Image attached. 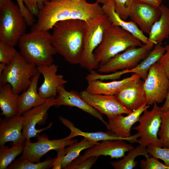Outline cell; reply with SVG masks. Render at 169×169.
<instances>
[{"label": "cell", "instance_id": "obj_1", "mask_svg": "<svg viewBox=\"0 0 169 169\" xmlns=\"http://www.w3.org/2000/svg\"><path fill=\"white\" fill-rule=\"evenodd\" d=\"M98 3H90L86 0H48L36 15L37 20L31 30L49 31L57 23L71 19L93 24L105 14Z\"/></svg>", "mask_w": 169, "mask_h": 169}, {"label": "cell", "instance_id": "obj_2", "mask_svg": "<svg viewBox=\"0 0 169 169\" xmlns=\"http://www.w3.org/2000/svg\"><path fill=\"white\" fill-rule=\"evenodd\" d=\"M87 24L79 19L62 21L53 28L52 43L57 53L68 63L79 64Z\"/></svg>", "mask_w": 169, "mask_h": 169}, {"label": "cell", "instance_id": "obj_3", "mask_svg": "<svg viewBox=\"0 0 169 169\" xmlns=\"http://www.w3.org/2000/svg\"><path fill=\"white\" fill-rule=\"evenodd\" d=\"M52 39L49 31L31 30L20 39L18 44L19 53L26 62L37 66L51 64L57 54Z\"/></svg>", "mask_w": 169, "mask_h": 169}, {"label": "cell", "instance_id": "obj_4", "mask_svg": "<svg viewBox=\"0 0 169 169\" xmlns=\"http://www.w3.org/2000/svg\"><path fill=\"white\" fill-rule=\"evenodd\" d=\"M142 44L129 32L111 24L106 30L102 41L94 51L96 64L99 67L128 48L140 47Z\"/></svg>", "mask_w": 169, "mask_h": 169}, {"label": "cell", "instance_id": "obj_5", "mask_svg": "<svg viewBox=\"0 0 169 169\" xmlns=\"http://www.w3.org/2000/svg\"><path fill=\"white\" fill-rule=\"evenodd\" d=\"M26 21L12 0H0V41L14 46L25 33Z\"/></svg>", "mask_w": 169, "mask_h": 169}, {"label": "cell", "instance_id": "obj_6", "mask_svg": "<svg viewBox=\"0 0 169 169\" xmlns=\"http://www.w3.org/2000/svg\"><path fill=\"white\" fill-rule=\"evenodd\" d=\"M38 72L36 65L26 62L18 52L13 60L6 65L0 75V85L9 84L14 93L19 94L28 88L32 78Z\"/></svg>", "mask_w": 169, "mask_h": 169}, {"label": "cell", "instance_id": "obj_7", "mask_svg": "<svg viewBox=\"0 0 169 169\" xmlns=\"http://www.w3.org/2000/svg\"><path fill=\"white\" fill-rule=\"evenodd\" d=\"M111 24L105 14L94 23L87 24L84 48L79 64L82 68L90 72L98 69L94 52L102 41L106 30Z\"/></svg>", "mask_w": 169, "mask_h": 169}, {"label": "cell", "instance_id": "obj_8", "mask_svg": "<svg viewBox=\"0 0 169 169\" xmlns=\"http://www.w3.org/2000/svg\"><path fill=\"white\" fill-rule=\"evenodd\" d=\"M161 107L155 102L151 110H146L140 116L138 125L133 128L137 131L140 137L137 142L139 144L146 147L150 145L163 147L158 136L161 122Z\"/></svg>", "mask_w": 169, "mask_h": 169}, {"label": "cell", "instance_id": "obj_9", "mask_svg": "<svg viewBox=\"0 0 169 169\" xmlns=\"http://www.w3.org/2000/svg\"><path fill=\"white\" fill-rule=\"evenodd\" d=\"M154 45L153 43H147L137 47H130L111 59L105 64L99 65L97 71L108 73L133 68L146 56Z\"/></svg>", "mask_w": 169, "mask_h": 169}, {"label": "cell", "instance_id": "obj_10", "mask_svg": "<svg viewBox=\"0 0 169 169\" xmlns=\"http://www.w3.org/2000/svg\"><path fill=\"white\" fill-rule=\"evenodd\" d=\"M143 88L147 105H152L154 103H162L166 98L169 87L168 78L162 68L157 62L149 70L144 80Z\"/></svg>", "mask_w": 169, "mask_h": 169}, {"label": "cell", "instance_id": "obj_11", "mask_svg": "<svg viewBox=\"0 0 169 169\" xmlns=\"http://www.w3.org/2000/svg\"><path fill=\"white\" fill-rule=\"evenodd\" d=\"M36 137L37 139L36 142L26 141L20 157L33 162H39L42 156L49 151L54 150L58 151L66 146L77 142L76 140L72 139V138L69 135L62 139L53 140L38 134Z\"/></svg>", "mask_w": 169, "mask_h": 169}, {"label": "cell", "instance_id": "obj_12", "mask_svg": "<svg viewBox=\"0 0 169 169\" xmlns=\"http://www.w3.org/2000/svg\"><path fill=\"white\" fill-rule=\"evenodd\" d=\"M56 103L55 97L48 99L43 104L35 107L23 114V125L22 132L27 141H30L33 137L43 131L51 127L52 123H51L47 126L40 129L36 128L37 124H44L48 115V112L52 106Z\"/></svg>", "mask_w": 169, "mask_h": 169}, {"label": "cell", "instance_id": "obj_13", "mask_svg": "<svg viewBox=\"0 0 169 169\" xmlns=\"http://www.w3.org/2000/svg\"><path fill=\"white\" fill-rule=\"evenodd\" d=\"M125 141L108 140L102 141L100 143L98 142L69 164H77L93 156H109L111 158L116 159L122 157L126 152L134 148L131 144L127 143Z\"/></svg>", "mask_w": 169, "mask_h": 169}, {"label": "cell", "instance_id": "obj_14", "mask_svg": "<svg viewBox=\"0 0 169 169\" xmlns=\"http://www.w3.org/2000/svg\"><path fill=\"white\" fill-rule=\"evenodd\" d=\"M81 97L89 105L107 118L120 114H129L132 111L123 106L115 95L93 94L86 90L80 93Z\"/></svg>", "mask_w": 169, "mask_h": 169}, {"label": "cell", "instance_id": "obj_15", "mask_svg": "<svg viewBox=\"0 0 169 169\" xmlns=\"http://www.w3.org/2000/svg\"><path fill=\"white\" fill-rule=\"evenodd\" d=\"M142 79L140 78L134 81L115 95L123 106L132 111L147 105L144 81Z\"/></svg>", "mask_w": 169, "mask_h": 169}, {"label": "cell", "instance_id": "obj_16", "mask_svg": "<svg viewBox=\"0 0 169 169\" xmlns=\"http://www.w3.org/2000/svg\"><path fill=\"white\" fill-rule=\"evenodd\" d=\"M37 67L44 77L43 83L38 89L39 95L46 99L56 97L58 87L64 86L67 83V81L62 75L57 74L58 66L55 64Z\"/></svg>", "mask_w": 169, "mask_h": 169}, {"label": "cell", "instance_id": "obj_17", "mask_svg": "<svg viewBox=\"0 0 169 169\" xmlns=\"http://www.w3.org/2000/svg\"><path fill=\"white\" fill-rule=\"evenodd\" d=\"M161 14L159 7L134 1L129 17L143 33L149 34L152 25L159 19Z\"/></svg>", "mask_w": 169, "mask_h": 169}, {"label": "cell", "instance_id": "obj_18", "mask_svg": "<svg viewBox=\"0 0 169 169\" xmlns=\"http://www.w3.org/2000/svg\"><path fill=\"white\" fill-rule=\"evenodd\" d=\"M56 107L64 105L78 108L100 120L106 126L108 122L104 119L101 113L91 106L81 97L80 94L74 90L68 91L64 86L58 87L56 97Z\"/></svg>", "mask_w": 169, "mask_h": 169}, {"label": "cell", "instance_id": "obj_19", "mask_svg": "<svg viewBox=\"0 0 169 169\" xmlns=\"http://www.w3.org/2000/svg\"><path fill=\"white\" fill-rule=\"evenodd\" d=\"M149 107V105H144L126 116L120 114L108 118V121L106 127L108 131L117 136L121 137H130L132 136L131 129L132 126L138 122L140 116Z\"/></svg>", "mask_w": 169, "mask_h": 169}, {"label": "cell", "instance_id": "obj_20", "mask_svg": "<svg viewBox=\"0 0 169 169\" xmlns=\"http://www.w3.org/2000/svg\"><path fill=\"white\" fill-rule=\"evenodd\" d=\"M23 125V115L5 117L0 121V146L9 141L16 144L27 140L21 131Z\"/></svg>", "mask_w": 169, "mask_h": 169}, {"label": "cell", "instance_id": "obj_21", "mask_svg": "<svg viewBox=\"0 0 169 169\" xmlns=\"http://www.w3.org/2000/svg\"><path fill=\"white\" fill-rule=\"evenodd\" d=\"M140 78L138 74L133 73L128 77L119 80L103 82L99 80L88 81L86 90L88 92L97 94L115 95L134 81Z\"/></svg>", "mask_w": 169, "mask_h": 169}, {"label": "cell", "instance_id": "obj_22", "mask_svg": "<svg viewBox=\"0 0 169 169\" xmlns=\"http://www.w3.org/2000/svg\"><path fill=\"white\" fill-rule=\"evenodd\" d=\"M102 7L104 13L107 16L112 24L120 26L129 32L143 44L147 43L148 37L144 35L135 22L132 21H126L118 15L115 10L114 0H109Z\"/></svg>", "mask_w": 169, "mask_h": 169}, {"label": "cell", "instance_id": "obj_23", "mask_svg": "<svg viewBox=\"0 0 169 169\" xmlns=\"http://www.w3.org/2000/svg\"><path fill=\"white\" fill-rule=\"evenodd\" d=\"M59 119L64 125L70 130V135L73 138L77 136H81L96 142L108 140H123L128 141L131 143H134L137 142V138L139 137L137 133L129 137H121L116 136L110 131L106 132L102 131L91 132H84L75 127L72 122L67 119L60 116Z\"/></svg>", "mask_w": 169, "mask_h": 169}, {"label": "cell", "instance_id": "obj_24", "mask_svg": "<svg viewBox=\"0 0 169 169\" xmlns=\"http://www.w3.org/2000/svg\"><path fill=\"white\" fill-rule=\"evenodd\" d=\"M40 74L39 71L33 77L28 88L19 95V115H22L33 107L43 104L48 99L41 97L37 91L38 84Z\"/></svg>", "mask_w": 169, "mask_h": 169}, {"label": "cell", "instance_id": "obj_25", "mask_svg": "<svg viewBox=\"0 0 169 169\" xmlns=\"http://www.w3.org/2000/svg\"><path fill=\"white\" fill-rule=\"evenodd\" d=\"M159 8L161 16L151 28L147 43L155 45L161 44L164 40L169 38V8L163 4H161Z\"/></svg>", "mask_w": 169, "mask_h": 169}, {"label": "cell", "instance_id": "obj_26", "mask_svg": "<svg viewBox=\"0 0 169 169\" xmlns=\"http://www.w3.org/2000/svg\"><path fill=\"white\" fill-rule=\"evenodd\" d=\"M19 95L15 94L9 84L0 85V107L2 115L10 117L18 114Z\"/></svg>", "mask_w": 169, "mask_h": 169}, {"label": "cell", "instance_id": "obj_27", "mask_svg": "<svg viewBox=\"0 0 169 169\" xmlns=\"http://www.w3.org/2000/svg\"><path fill=\"white\" fill-rule=\"evenodd\" d=\"M165 52L164 47L161 44H156L148 53L146 56L134 68L130 69V73L138 75L140 78L145 80L151 67L158 62Z\"/></svg>", "mask_w": 169, "mask_h": 169}, {"label": "cell", "instance_id": "obj_28", "mask_svg": "<svg viewBox=\"0 0 169 169\" xmlns=\"http://www.w3.org/2000/svg\"><path fill=\"white\" fill-rule=\"evenodd\" d=\"M147 147L139 144L135 148L128 151L126 155L117 161L110 162L112 166L115 169H132L135 168L137 162L135 161L138 156H143L146 158L148 157Z\"/></svg>", "mask_w": 169, "mask_h": 169}, {"label": "cell", "instance_id": "obj_29", "mask_svg": "<svg viewBox=\"0 0 169 169\" xmlns=\"http://www.w3.org/2000/svg\"><path fill=\"white\" fill-rule=\"evenodd\" d=\"M98 142L90 140L86 138L79 142H75L65 147L64 155L62 162V168L65 169L73 161L76 159L83 150L88 149L96 144Z\"/></svg>", "mask_w": 169, "mask_h": 169}, {"label": "cell", "instance_id": "obj_30", "mask_svg": "<svg viewBox=\"0 0 169 169\" xmlns=\"http://www.w3.org/2000/svg\"><path fill=\"white\" fill-rule=\"evenodd\" d=\"M28 25L34 24L33 15H36L42 7L44 3L48 0H15Z\"/></svg>", "mask_w": 169, "mask_h": 169}, {"label": "cell", "instance_id": "obj_31", "mask_svg": "<svg viewBox=\"0 0 169 169\" xmlns=\"http://www.w3.org/2000/svg\"><path fill=\"white\" fill-rule=\"evenodd\" d=\"M26 141L13 144L10 148L4 145L0 146V169H7L15 158L23 153Z\"/></svg>", "mask_w": 169, "mask_h": 169}, {"label": "cell", "instance_id": "obj_32", "mask_svg": "<svg viewBox=\"0 0 169 169\" xmlns=\"http://www.w3.org/2000/svg\"><path fill=\"white\" fill-rule=\"evenodd\" d=\"M56 158H50L41 162L35 163L24 158H19L11 163L7 169H46L52 167Z\"/></svg>", "mask_w": 169, "mask_h": 169}, {"label": "cell", "instance_id": "obj_33", "mask_svg": "<svg viewBox=\"0 0 169 169\" xmlns=\"http://www.w3.org/2000/svg\"><path fill=\"white\" fill-rule=\"evenodd\" d=\"M161 122L158 132L163 147L169 148V110L161 112Z\"/></svg>", "mask_w": 169, "mask_h": 169}, {"label": "cell", "instance_id": "obj_34", "mask_svg": "<svg viewBox=\"0 0 169 169\" xmlns=\"http://www.w3.org/2000/svg\"><path fill=\"white\" fill-rule=\"evenodd\" d=\"M18 52L14 46L0 41V63L6 65L10 64Z\"/></svg>", "mask_w": 169, "mask_h": 169}, {"label": "cell", "instance_id": "obj_35", "mask_svg": "<svg viewBox=\"0 0 169 169\" xmlns=\"http://www.w3.org/2000/svg\"><path fill=\"white\" fill-rule=\"evenodd\" d=\"M116 12L122 19L125 20L129 14L134 0H114Z\"/></svg>", "mask_w": 169, "mask_h": 169}, {"label": "cell", "instance_id": "obj_36", "mask_svg": "<svg viewBox=\"0 0 169 169\" xmlns=\"http://www.w3.org/2000/svg\"><path fill=\"white\" fill-rule=\"evenodd\" d=\"M148 153L152 156L160 159L167 166H169V148L159 147L152 145L147 147Z\"/></svg>", "mask_w": 169, "mask_h": 169}, {"label": "cell", "instance_id": "obj_37", "mask_svg": "<svg viewBox=\"0 0 169 169\" xmlns=\"http://www.w3.org/2000/svg\"><path fill=\"white\" fill-rule=\"evenodd\" d=\"M140 161V166L141 169H167V166L160 162L157 158L152 156L146 158Z\"/></svg>", "mask_w": 169, "mask_h": 169}, {"label": "cell", "instance_id": "obj_38", "mask_svg": "<svg viewBox=\"0 0 169 169\" xmlns=\"http://www.w3.org/2000/svg\"><path fill=\"white\" fill-rule=\"evenodd\" d=\"M99 156H93L88 158L75 164H69L65 169H90L96 162Z\"/></svg>", "mask_w": 169, "mask_h": 169}, {"label": "cell", "instance_id": "obj_39", "mask_svg": "<svg viewBox=\"0 0 169 169\" xmlns=\"http://www.w3.org/2000/svg\"><path fill=\"white\" fill-rule=\"evenodd\" d=\"M164 48L165 53L158 62L168 77L169 76V44L166 45Z\"/></svg>", "mask_w": 169, "mask_h": 169}, {"label": "cell", "instance_id": "obj_40", "mask_svg": "<svg viewBox=\"0 0 169 169\" xmlns=\"http://www.w3.org/2000/svg\"><path fill=\"white\" fill-rule=\"evenodd\" d=\"M59 150L58 152V156L54 164L52 169H61L62 168V162L63 156L64 155V149L65 148Z\"/></svg>", "mask_w": 169, "mask_h": 169}, {"label": "cell", "instance_id": "obj_41", "mask_svg": "<svg viewBox=\"0 0 169 169\" xmlns=\"http://www.w3.org/2000/svg\"><path fill=\"white\" fill-rule=\"evenodd\" d=\"M137 3H142L150 5L156 8L159 7L161 5L162 0H134Z\"/></svg>", "mask_w": 169, "mask_h": 169}, {"label": "cell", "instance_id": "obj_42", "mask_svg": "<svg viewBox=\"0 0 169 169\" xmlns=\"http://www.w3.org/2000/svg\"><path fill=\"white\" fill-rule=\"evenodd\" d=\"M168 78L169 80V76ZM165 100V103L161 107V110L162 112L166 111L169 110V87L167 94Z\"/></svg>", "mask_w": 169, "mask_h": 169}, {"label": "cell", "instance_id": "obj_43", "mask_svg": "<svg viewBox=\"0 0 169 169\" xmlns=\"http://www.w3.org/2000/svg\"><path fill=\"white\" fill-rule=\"evenodd\" d=\"M6 64L3 63H0V75L1 74L2 72L4 71L6 66Z\"/></svg>", "mask_w": 169, "mask_h": 169}, {"label": "cell", "instance_id": "obj_44", "mask_svg": "<svg viewBox=\"0 0 169 169\" xmlns=\"http://www.w3.org/2000/svg\"><path fill=\"white\" fill-rule=\"evenodd\" d=\"M96 2L98 3H100L103 5L107 3L109 0H96Z\"/></svg>", "mask_w": 169, "mask_h": 169}, {"label": "cell", "instance_id": "obj_45", "mask_svg": "<svg viewBox=\"0 0 169 169\" xmlns=\"http://www.w3.org/2000/svg\"><path fill=\"white\" fill-rule=\"evenodd\" d=\"M167 169H169V166H167Z\"/></svg>", "mask_w": 169, "mask_h": 169}]
</instances>
